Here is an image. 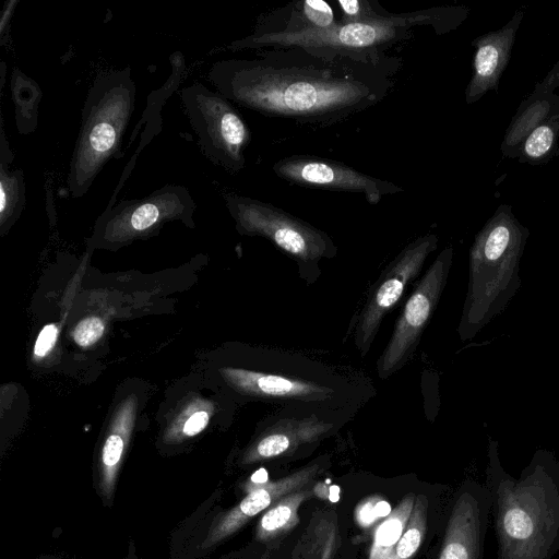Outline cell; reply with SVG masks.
<instances>
[{"instance_id":"8992f818","label":"cell","mask_w":559,"mask_h":559,"mask_svg":"<svg viewBox=\"0 0 559 559\" xmlns=\"http://www.w3.org/2000/svg\"><path fill=\"white\" fill-rule=\"evenodd\" d=\"M357 414L312 406L277 408L261 423L241 462L255 464L305 455Z\"/></svg>"},{"instance_id":"603a6c76","label":"cell","mask_w":559,"mask_h":559,"mask_svg":"<svg viewBox=\"0 0 559 559\" xmlns=\"http://www.w3.org/2000/svg\"><path fill=\"white\" fill-rule=\"evenodd\" d=\"M104 329V323L99 318H86L76 325L73 332L74 341L80 346H90L103 335Z\"/></svg>"},{"instance_id":"d4e9b609","label":"cell","mask_w":559,"mask_h":559,"mask_svg":"<svg viewBox=\"0 0 559 559\" xmlns=\"http://www.w3.org/2000/svg\"><path fill=\"white\" fill-rule=\"evenodd\" d=\"M209 423V414L204 411L195 412L183 425L182 431L186 436L192 437L201 432Z\"/></svg>"},{"instance_id":"277c9868","label":"cell","mask_w":559,"mask_h":559,"mask_svg":"<svg viewBox=\"0 0 559 559\" xmlns=\"http://www.w3.org/2000/svg\"><path fill=\"white\" fill-rule=\"evenodd\" d=\"M135 93L130 67L94 79L82 109L67 178L73 198L83 197L104 166L118 155L135 108Z\"/></svg>"},{"instance_id":"9a60e30c","label":"cell","mask_w":559,"mask_h":559,"mask_svg":"<svg viewBox=\"0 0 559 559\" xmlns=\"http://www.w3.org/2000/svg\"><path fill=\"white\" fill-rule=\"evenodd\" d=\"M337 22L338 20L335 19L334 11L328 2L306 0L289 3L260 17L253 33H300L329 28Z\"/></svg>"},{"instance_id":"2e32d148","label":"cell","mask_w":559,"mask_h":559,"mask_svg":"<svg viewBox=\"0 0 559 559\" xmlns=\"http://www.w3.org/2000/svg\"><path fill=\"white\" fill-rule=\"evenodd\" d=\"M341 545L337 514L318 510L292 552V559H335Z\"/></svg>"},{"instance_id":"7c38bea8","label":"cell","mask_w":559,"mask_h":559,"mask_svg":"<svg viewBox=\"0 0 559 559\" xmlns=\"http://www.w3.org/2000/svg\"><path fill=\"white\" fill-rule=\"evenodd\" d=\"M273 170L281 179L300 187L360 193L370 204L404 190L345 164L311 155L284 157L273 165Z\"/></svg>"},{"instance_id":"9c48e42d","label":"cell","mask_w":559,"mask_h":559,"mask_svg":"<svg viewBox=\"0 0 559 559\" xmlns=\"http://www.w3.org/2000/svg\"><path fill=\"white\" fill-rule=\"evenodd\" d=\"M451 258L452 249L445 248L405 301L391 337L376 362V371L381 380H386L414 358L445 284Z\"/></svg>"},{"instance_id":"5b68a950","label":"cell","mask_w":559,"mask_h":559,"mask_svg":"<svg viewBox=\"0 0 559 559\" xmlns=\"http://www.w3.org/2000/svg\"><path fill=\"white\" fill-rule=\"evenodd\" d=\"M223 198L238 231L270 240L296 263L298 275L307 285L321 276V261L337 254V247L326 233L280 207L236 193H225Z\"/></svg>"},{"instance_id":"4316f807","label":"cell","mask_w":559,"mask_h":559,"mask_svg":"<svg viewBox=\"0 0 559 559\" xmlns=\"http://www.w3.org/2000/svg\"><path fill=\"white\" fill-rule=\"evenodd\" d=\"M536 86L546 91H554L557 86H559V62L555 64L546 78Z\"/></svg>"},{"instance_id":"4fadbf2b","label":"cell","mask_w":559,"mask_h":559,"mask_svg":"<svg viewBox=\"0 0 559 559\" xmlns=\"http://www.w3.org/2000/svg\"><path fill=\"white\" fill-rule=\"evenodd\" d=\"M326 462L322 457L278 479L255 486L234 508L226 511L213 523L202 549H207L239 531L250 519L267 510L282 497L308 487L321 474Z\"/></svg>"},{"instance_id":"ba28073f","label":"cell","mask_w":559,"mask_h":559,"mask_svg":"<svg viewBox=\"0 0 559 559\" xmlns=\"http://www.w3.org/2000/svg\"><path fill=\"white\" fill-rule=\"evenodd\" d=\"M437 245L436 235L416 238L402 249L373 283L350 329L353 344L361 357L367 356L384 318L401 301L408 285L419 276Z\"/></svg>"},{"instance_id":"cb8c5ba5","label":"cell","mask_w":559,"mask_h":559,"mask_svg":"<svg viewBox=\"0 0 559 559\" xmlns=\"http://www.w3.org/2000/svg\"><path fill=\"white\" fill-rule=\"evenodd\" d=\"M57 335L58 329L55 324L44 326L35 342L34 354L44 357L53 347Z\"/></svg>"},{"instance_id":"5bb4252c","label":"cell","mask_w":559,"mask_h":559,"mask_svg":"<svg viewBox=\"0 0 559 559\" xmlns=\"http://www.w3.org/2000/svg\"><path fill=\"white\" fill-rule=\"evenodd\" d=\"M525 11L520 9L497 31L486 33L473 40L476 48L473 74L465 88V103L472 105L487 92L497 91L515 41L516 33Z\"/></svg>"},{"instance_id":"8fae6325","label":"cell","mask_w":559,"mask_h":559,"mask_svg":"<svg viewBox=\"0 0 559 559\" xmlns=\"http://www.w3.org/2000/svg\"><path fill=\"white\" fill-rule=\"evenodd\" d=\"M195 202L180 185H166L141 199L121 200L105 210L97 226L108 239L148 234L167 221L193 225Z\"/></svg>"},{"instance_id":"7a4b0ae2","label":"cell","mask_w":559,"mask_h":559,"mask_svg":"<svg viewBox=\"0 0 559 559\" xmlns=\"http://www.w3.org/2000/svg\"><path fill=\"white\" fill-rule=\"evenodd\" d=\"M496 559H552L559 551V464L536 457L514 478L489 455L486 484Z\"/></svg>"},{"instance_id":"484cf974","label":"cell","mask_w":559,"mask_h":559,"mask_svg":"<svg viewBox=\"0 0 559 559\" xmlns=\"http://www.w3.org/2000/svg\"><path fill=\"white\" fill-rule=\"evenodd\" d=\"M17 4L16 0H9L5 2L1 17H0V35L1 38L4 37L5 31L9 29L10 21L14 11L15 5Z\"/></svg>"},{"instance_id":"ffe728a7","label":"cell","mask_w":559,"mask_h":559,"mask_svg":"<svg viewBox=\"0 0 559 559\" xmlns=\"http://www.w3.org/2000/svg\"><path fill=\"white\" fill-rule=\"evenodd\" d=\"M26 204V185L22 169H10L0 162V226L7 228L20 216Z\"/></svg>"},{"instance_id":"e0dca14e","label":"cell","mask_w":559,"mask_h":559,"mask_svg":"<svg viewBox=\"0 0 559 559\" xmlns=\"http://www.w3.org/2000/svg\"><path fill=\"white\" fill-rule=\"evenodd\" d=\"M313 496L309 488L290 492L264 511L255 527V538L269 543L287 535L299 523L298 510Z\"/></svg>"},{"instance_id":"7402d4cb","label":"cell","mask_w":559,"mask_h":559,"mask_svg":"<svg viewBox=\"0 0 559 559\" xmlns=\"http://www.w3.org/2000/svg\"><path fill=\"white\" fill-rule=\"evenodd\" d=\"M337 4L342 12L338 21L343 24L377 21L386 12L378 5L374 7L377 2L369 0H342Z\"/></svg>"},{"instance_id":"52a82bcc","label":"cell","mask_w":559,"mask_h":559,"mask_svg":"<svg viewBox=\"0 0 559 559\" xmlns=\"http://www.w3.org/2000/svg\"><path fill=\"white\" fill-rule=\"evenodd\" d=\"M180 95L205 157L230 174L242 170L251 132L233 103L199 82L182 88Z\"/></svg>"},{"instance_id":"3957f363","label":"cell","mask_w":559,"mask_h":559,"mask_svg":"<svg viewBox=\"0 0 559 559\" xmlns=\"http://www.w3.org/2000/svg\"><path fill=\"white\" fill-rule=\"evenodd\" d=\"M464 8H438L412 13H389L372 22L343 24L300 33L250 34L230 43L228 49H264L300 47L324 56L350 57L374 63L389 62L396 57L385 52L406 40L417 25H432L437 33L455 28L466 17Z\"/></svg>"},{"instance_id":"83f0119b","label":"cell","mask_w":559,"mask_h":559,"mask_svg":"<svg viewBox=\"0 0 559 559\" xmlns=\"http://www.w3.org/2000/svg\"><path fill=\"white\" fill-rule=\"evenodd\" d=\"M558 154H559V151H558Z\"/></svg>"},{"instance_id":"30bf717a","label":"cell","mask_w":559,"mask_h":559,"mask_svg":"<svg viewBox=\"0 0 559 559\" xmlns=\"http://www.w3.org/2000/svg\"><path fill=\"white\" fill-rule=\"evenodd\" d=\"M559 96L535 87L506 130L501 151L521 163L540 165L558 154Z\"/></svg>"},{"instance_id":"d6986e66","label":"cell","mask_w":559,"mask_h":559,"mask_svg":"<svg viewBox=\"0 0 559 559\" xmlns=\"http://www.w3.org/2000/svg\"><path fill=\"white\" fill-rule=\"evenodd\" d=\"M416 496L406 495L374 532L369 559H395L394 551L411 515Z\"/></svg>"},{"instance_id":"6da1fadb","label":"cell","mask_w":559,"mask_h":559,"mask_svg":"<svg viewBox=\"0 0 559 559\" xmlns=\"http://www.w3.org/2000/svg\"><path fill=\"white\" fill-rule=\"evenodd\" d=\"M213 63L209 80L229 102L270 118L329 126L389 95L401 59L374 63L300 47L257 49Z\"/></svg>"},{"instance_id":"ac0fdd59","label":"cell","mask_w":559,"mask_h":559,"mask_svg":"<svg viewBox=\"0 0 559 559\" xmlns=\"http://www.w3.org/2000/svg\"><path fill=\"white\" fill-rule=\"evenodd\" d=\"M15 123L21 134H28L37 128L38 107L43 97L38 83L14 68L10 79Z\"/></svg>"},{"instance_id":"44dd1931","label":"cell","mask_w":559,"mask_h":559,"mask_svg":"<svg viewBox=\"0 0 559 559\" xmlns=\"http://www.w3.org/2000/svg\"><path fill=\"white\" fill-rule=\"evenodd\" d=\"M429 500L426 495H417L415 502L394 551L395 559H412L421 546L428 525Z\"/></svg>"}]
</instances>
